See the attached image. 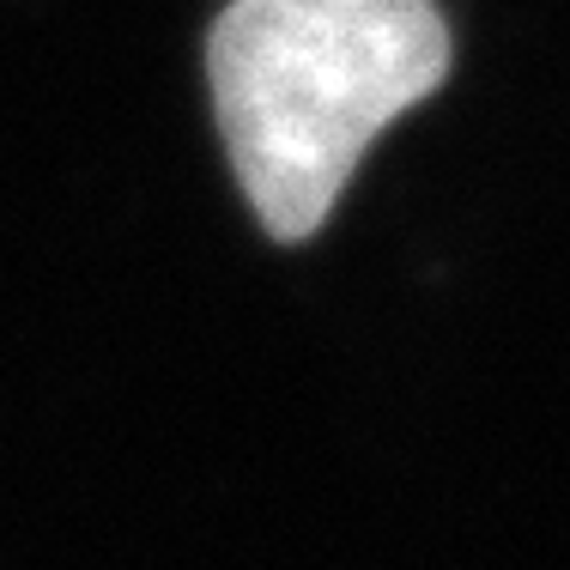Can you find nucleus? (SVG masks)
<instances>
[{
	"label": "nucleus",
	"mask_w": 570,
	"mask_h": 570,
	"mask_svg": "<svg viewBox=\"0 0 570 570\" xmlns=\"http://www.w3.org/2000/svg\"><path fill=\"white\" fill-rule=\"evenodd\" d=\"M450 73L438 0H230L207 31L225 158L274 243H304L371 140Z\"/></svg>",
	"instance_id": "f257e3e1"
}]
</instances>
